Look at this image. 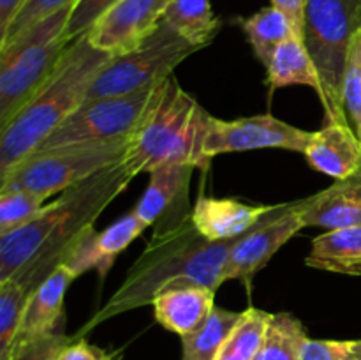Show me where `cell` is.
Returning a JSON list of instances; mask_svg holds the SVG:
<instances>
[{"label":"cell","instance_id":"ac0fdd59","mask_svg":"<svg viewBox=\"0 0 361 360\" xmlns=\"http://www.w3.org/2000/svg\"><path fill=\"white\" fill-rule=\"evenodd\" d=\"M303 155L316 172L335 180L344 179L361 166V140L351 124L328 122L312 133Z\"/></svg>","mask_w":361,"mask_h":360},{"label":"cell","instance_id":"d590c367","mask_svg":"<svg viewBox=\"0 0 361 360\" xmlns=\"http://www.w3.org/2000/svg\"><path fill=\"white\" fill-rule=\"evenodd\" d=\"M25 0H0V41L7 35L11 23L23 7Z\"/></svg>","mask_w":361,"mask_h":360},{"label":"cell","instance_id":"836d02e7","mask_svg":"<svg viewBox=\"0 0 361 360\" xmlns=\"http://www.w3.org/2000/svg\"><path fill=\"white\" fill-rule=\"evenodd\" d=\"M71 341H73V337L63 334V330H59L55 332V334L44 337L42 341H39L37 344H34L32 348H28L27 352L16 360H55L56 355H59Z\"/></svg>","mask_w":361,"mask_h":360},{"label":"cell","instance_id":"3957f363","mask_svg":"<svg viewBox=\"0 0 361 360\" xmlns=\"http://www.w3.org/2000/svg\"><path fill=\"white\" fill-rule=\"evenodd\" d=\"M210 122V113L176 83L175 76H169L141 126L129 138L123 162L134 175L168 164L207 169L212 161L204 154Z\"/></svg>","mask_w":361,"mask_h":360},{"label":"cell","instance_id":"cb8c5ba5","mask_svg":"<svg viewBox=\"0 0 361 360\" xmlns=\"http://www.w3.org/2000/svg\"><path fill=\"white\" fill-rule=\"evenodd\" d=\"M309 339L305 327L296 316L289 313L271 314L263 344L254 360H303Z\"/></svg>","mask_w":361,"mask_h":360},{"label":"cell","instance_id":"d4e9b609","mask_svg":"<svg viewBox=\"0 0 361 360\" xmlns=\"http://www.w3.org/2000/svg\"><path fill=\"white\" fill-rule=\"evenodd\" d=\"M240 318H242V313L215 306L210 316L197 330L180 337L182 339V360H214Z\"/></svg>","mask_w":361,"mask_h":360},{"label":"cell","instance_id":"9c48e42d","mask_svg":"<svg viewBox=\"0 0 361 360\" xmlns=\"http://www.w3.org/2000/svg\"><path fill=\"white\" fill-rule=\"evenodd\" d=\"M162 83L129 95L83 101L39 145L37 150L87 143H108V141L130 138L150 112Z\"/></svg>","mask_w":361,"mask_h":360},{"label":"cell","instance_id":"e575fe53","mask_svg":"<svg viewBox=\"0 0 361 360\" xmlns=\"http://www.w3.org/2000/svg\"><path fill=\"white\" fill-rule=\"evenodd\" d=\"M271 6L286 14L295 28L296 35L303 39V21H305L307 0H270Z\"/></svg>","mask_w":361,"mask_h":360},{"label":"cell","instance_id":"f546056e","mask_svg":"<svg viewBox=\"0 0 361 360\" xmlns=\"http://www.w3.org/2000/svg\"><path fill=\"white\" fill-rule=\"evenodd\" d=\"M76 2L78 0H25L23 7H21L20 13L16 14L13 23H11L7 35L0 41V46H4L7 41L23 34L25 30L34 27L35 23H39V21L44 20V18L59 13L60 9H66V7L69 6H76Z\"/></svg>","mask_w":361,"mask_h":360},{"label":"cell","instance_id":"ffe728a7","mask_svg":"<svg viewBox=\"0 0 361 360\" xmlns=\"http://www.w3.org/2000/svg\"><path fill=\"white\" fill-rule=\"evenodd\" d=\"M305 265L335 274L361 275V226L321 233L312 240Z\"/></svg>","mask_w":361,"mask_h":360},{"label":"cell","instance_id":"8992f818","mask_svg":"<svg viewBox=\"0 0 361 360\" xmlns=\"http://www.w3.org/2000/svg\"><path fill=\"white\" fill-rule=\"evenodd\" d=\"M361 30V0H307L303 42L312 56L323 85L328 122L349 124L342 102L349 44Z\"/></svg>","mask_w":361,"mask_h":360},{"label":"cell","instance_id":"5bb4252c","mask_svg":"<svg viewBox=\"0 0 361 360\" xmlns=\"http://www.w3.org/2000/svg\"><path fill=\"white\" fill-rule=\"evenodd\" d=\"M147 228L148 226L134 214V210L122 215L118 221L102 232H97L94 226H90L76 242L71 244L62 265L69 268L76 277L85 272L95 270L99 279L104 281L116 258Z\"/></svg>","mask_w":361,"mask_h":360},{"label":"cell","instance_id":"2e32d148","mask_svg":"<svg viewBox=\"0 0 361 360\" xmlns=\"http://www.w3.org/2000/svg\"><path fill=\"white\" fill-rule=\"evenodd\" d=\"M298 212L303 228L316 226L328 232L361 226V166L326 189L298 200Z\"/></svg>","mask_w":361,"mask_h":360},{"label":"cell","instance_id":"4316f807","mask_svg":"<svg viewBox=\"0 0 361 360\" xmlns=\"http://www.w3.org/2000/svg\"><path fill=\"white\" fill-rule=\"evenodd\" d=\"M28 295L16 279L0 282V360H6L11 342L20 328Z\"/></svg>","mask_w":361,"mask_h":360},{"label":"cell","instance_id":"1f68e13d","mask_svg":"<svg viewBox=\"0 0 361 360\" xmlns=\"http://www.w3.org/2000/svg\"><path fill=\"white\" fill-rule=\"evenodd\" d=\"M303 360H361V339H309Z\"/></svg>","mask_w":361,"mask_h":360},{"label":"cell","instance_id":"7a4b0ae2","mask_svg":"<svg viewBox=\"0 0 361 360\" xmlns=\"http://www.w3.org/2000/svg\"><path fill=\"white\" fill-rule=\"evenodd\" d=\"M113 59L92 46L87 34L63 53L59 67L21 112L0 129V179L39 145L85 101L90 85Z\"/></svg>","mask_w":361,"mask_h":360},{"label":"cell","instance_id":"7402d4cb","mask_svg":"<svg viewBox=\"0 0 361 360\" xmlns=\"http://www.w3.org/2000/svg\"><path fill=\"white\" fill-rule=\"evenodd\" d=\"M238 23L249 44L252 46L254 55L264 67L270 66L275 49L296 35L289 18L271 4L254 13L252 16L242 18Z\"/></svg>","mask_w":361,"mask_h":360},{"label":"cell","instance_id":"83f0119b","mask_svg":"<svg viewBox=\"0 0 361 360\" xmlns=\"http://www.w3.org/2000/svg\"><path fill=\"white\" fill-rule=\"evenodd\" d=\"M44 207V198L30 191H0V236L30 222Z\"/></svg>","mask_w":361,"mask_h":360},{"label":"cell","instance_id":"277c9868","mask_svg":"<svg viewBox=\"0 0 361 360\" xmlns=\"http://www.w3.org/2000/svg\"><path fill=\"white\" fill-rule=\"evenodd\" d=\"M134 176L136 175L130 172L129 166L120 161L60 193L53 201L55 228L51 229L44 246L39 249L37 256L11 279H16L21 288L32 296L48 275L62 265L71 244L76 242L85 229L94 226L95 219L122 191L127 189Z\"/></svg>","mask_w":361,"mask_h":360},{"label":"cell","instance_id":"d6986e66","mask_svg":"<svg viewBox=\"0 0 361 360\" xmlns=\"http://www.w3.org/2000/svg\"><path fill=\"white\" fill-rule=\"evenodd\" d=\"M152 307L159 325L183 337L197 330L215 309V292L207 286L185 282L162 292Z\"/></svg>","mask_w":361,"mask_h":360},{"label":"cell","instance_id":"484cf974","mask_svg":"<svg viewBox=\"0 0 361 360\" xmlns=\"http://www.w3.org/2000/svg\"><path fill=\"white\" fill-rule=\"evenodd\" d=\"M271 313H267L257 307H249L242 311V318L233 328L231 334L219 349L214 360H254L261 344H263L264 332Z\"/></svg>","mask_w":361,"mask_h":360},{"label":"cell","instance_id":"5b68a950","mask_svg":"<svg viewBox=\"0 0 361 360\" xmlns=\"http://www.w3.org/2000/svg\"><path fill=\"white\" fill-rule=\"evenodd\" d=\"M73 7L44 18L0 46V129L41 90L71 42L63 37Z\"/></svg>","mask_w":361,"mask_h":360},{"label":"cell","instance_id":"d6a6232c","mask_svg":"<svg viewBox=\"0 0 361 360\" xmlns=\"http://www.w3.org/2000/svg\"><path fill=\"white\" fill-rule=\"evenodd\" d=\"M120 353H122V349H118V352H106V349L99 348V346L90 344L87 339H76L73 335V341L56 355L55 360H116Z\"/></svg>","mask_w":361,"mask_h":360},{"label":"cell","instance_id":"7c38bea8","mask_svg":"<svg viewBox=\"0 0 361 360\" xmlns=\"http://www.w3.org/2000/svg\"><path fill=\"white\" fill-rule=\"evenodd\" d=\"M173 0H120L87 32L92 46L113 56L143 44L159 28Z\"/></svg>","mask_w":361,"mask_h":360},{"label":"cell","instance_id":"f1b7e54d","mask_svg":"<svg viewBox=\"0 0 361 360\" xmlns=\"http://www.w3.org/2000/svg\"><path fill=\"white\" fill-rule=\"evenodd\" d=\"M342 102L349 124L361 140V30L356 32L349 44L342 81Z\"/></svg>","mask_w":361,"mask_h":360},{"label":"cell","instance_id":"8d00e7d4","mask_svg":"<svg viewBox=\"0 0 361 360\" xmlns=\"http://www.w3.org/2000/svg\"><path fill=\"white\" fill-rule=\"evenodd\" d=\"M122 359H123V353H120V355L116 356V360H122Z\"/></svg>","mask_w":361,"mask_h":360},{"label":"cell","instance_id":"603a6c76","mask_svg":"<svg viewBox=\"0 0 361 360\" xmlns=\"http://www.w3.org/2000/svg\"><path fill=\"white\" fill-rule=\"evenodd\" d=\"M164 21L194 44L207 48L222 27L212 9V0H173Z\"/></svg>","mask_w":361,"mask_h":360},{"label":"cell","instance_id":"e0dca14e","mask_svg":"<svg viewBox=\"0 0 361 360\" xmlns=\"http://www.w3.org/2000/svg\"><path fill=\"white\" fill-rule=\"evenodd\" d=\"M274 205H249L231 198L201 196L192 207L197 232L212 242L238 239L263 219Z\"/></svg>","mask_w":361,"mask_h":360},{"label":"cell","instance_id":"44dd1931","mask_svg":"<svg viewBox=\"0 0 361 360\" xmlns=\"http://www.w3.org/2000/svg\"><path fill=\"white\" fill-rule=\"evenodd\" d=\"M267 83L270 92L291 85H305L316 90L319 99L323 97V85L316 64L298 35H293L275 49L270 66L267 67Z\"/></svg>","mask_w":361,"mask_h":360},{"label":"cell","instance_id":"6da1fadb","mask_svg":"<svg viewBox=\"0 0 361 360\" xmlns=\"http://www.w3.org/2000/svg\"><path fill=\"white\" fill-rule=\"evenodd\" d=\"M235 240L212 242L204 239L194 226L192 217L178 228L154 233L118 289L74 337H83L99 323L118 314L152 306L171 286L194 282L217 292L226 281V265Z\"/></svg>","mask_w":361,"mask_h":360},{"label":"cell","instance_id":"9a60e30c","mask_svg":"<svg viewBox=\"0 0 361 360\" xmlns=\"http://www.w3.org/2000/svg\"><path fill=\"white\" fill-rule=\"evenodd\" d=\"M74 279L76 275L67 267L60 265L32 293L6 360L20 359L39 341L55 332L63 330V296Z\"/></svg>","mask_w":361,"mask_h":360},{"label":"cell","instance_id":"4dcf8cb0","mask_svg":"<svg viewBox=\"0 0 361 360\" xmlns=\"http://www.w3.org/2000/svg\"><path fill=\"white\" fill-rule=\"evenodd\" d=\"M118 2L120 0H78L76 6L73 7L69 21H67L63 37L69 42L76 41L78 37L87 34V32L94 27L95 21H97L106 11L111 9V7Z\"/></svg>","mask_w":361,"mask_h":360},{"label":"cell","instance_id":"4fadbf2b","mask_svg":"<svg viewBox=\"0 0 361 360\" xmlns=\"http://www.w3.org/2000/svg\"><path fill=\"white\" fill-rule=\"evenodd\" d=\"M194 169L190 164H168L150 173L147 191L133 210L145 224L154 226V233L175 229L192 217L189 187Z\"/></svg>","mask_w":361,"mask_h":360},{"label":"cell","instance_id":"ba28073f","mask_svg":"<svg viewBox=\"0 0 361 360\" xmlns=\"http://www.w3.org/2000/svg\"><path fill=\"white\" fill-rule=\"evenodd\" d=\"M200 49H203V46L190 42L162 20L157 30L145 39L143 44L126 55L113 56L102 67L88 88L85 101L129 95L155 87L173 76L175 67Z\"/></svg>","mask_w":361,"mask_h":360},{"label":"cell","instance_id":"52a82bcc","mask_svg":"<svg viewBox=\"0 0 361 360\" xmlns=\"http://www.w3.org/2000/svg\"><path fill=\"white\" fill-rule=\"evenodd\" d=\"M127 148L129 138L108 143L35 150L0 179V191H30L46 200L123 161Z\"/></svg>","mask_w":361,"mask_h":360},{"label":"cell","instance_id":"30bf717a","mask_svg":"<svg viewBox=\"0 0 361 360\" xmlns=\"http://www.w3.org/2000/svg\"><path fill=\"white\" fill-rule=\"evenodd\" d=\"M300 229H303V222L298 201L274 205L263 219L235 240L226 265V281H240L250 288L254 275Z\"/></svg>","mask_w":361,"mask_h":360},{"label":"cell","instance_id":"8fae6325","mask_svg":"<svg viewBox=\"0 0 361 360\" xmlns=\"http://www.w3.org/2000/svg\"><path fill=\"white\" fill-rule=\"evenodd\" d=\"M312 133L298 129L274 115H256L236 120H221L212 116L210 131L204 141V154L210 159L233 152L284 148L305 152Z\"/></svg>","mask_w":361,"mask_h":360}]
</instances>
